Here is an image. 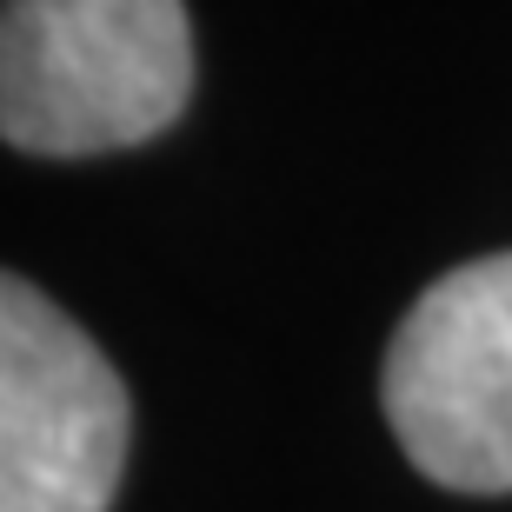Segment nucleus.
<instances>
[{
	"label": "nucleus",
	"instance_id": "obj_2",
	"mask_svg": "<svg viewBox=\"0 0 512 512\" xmlns=\"http://www.w3.org/2000/svg\"><path fill=\"white\" fill-rule=\"evenodd\" d=\"M399 446L453 493H512V253L453 266L413 300L380 366Z\"/></svg>",
	"mask_w": 512,
	"mask_h": 512
},
{
	"label": "nucleus",
	"instance_id": "obj_1",
	"mask_svg": "<svg viewBox=\"0 0 512 512\" xmlns=\"http://www.w3.org/2000/svg\"><path fill=\"white\" fill-rule=\"evenodd\" d=\"M193 94L187 0H0V140L47 160L167 133Z\"/></svg>",
	"mask_w": 512,
	"mask_h": 512
},
{
	"label": "nucleus",
	"instance_id": "obj_3",
	"mask_svg": "<svg viewBox=\"0 0 512 512\" xmlns=\"http://www.w3.org/2000/svg\"><path fill=\"white\" fill-rule=\"evenodd\" d=\"M127 426L114 360L40 286L0 273V512H107Z\"/></svg>",
	"mask_w": 512,
	"mask_h": 512
}]
</instances>
